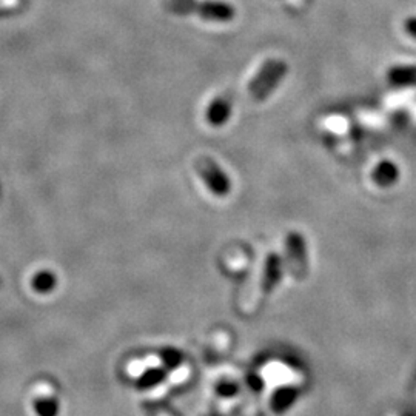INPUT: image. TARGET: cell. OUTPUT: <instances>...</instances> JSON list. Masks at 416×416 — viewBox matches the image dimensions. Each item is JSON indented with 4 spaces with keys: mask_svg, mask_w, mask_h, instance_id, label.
I'll return each mask as SVG.
<instances>
[{
    "mask_svg": "<svg viewBox=\"0 0 416 416\" xmlns=\"http://www.w3.org/2000/svg\"><path fill=\"white\" fill-rule=\"evenodd\" d=\"M289 73V65L282 59H268L257 70L255 78L248 83V95L256 102L265 100L279 87Z\"/></svg>",
    "mask_w": 416,
    "mask_h": 416,
    "instance_id": "obj_2",
    "label": "cell"
},
{
    "mask_svg": "<svg viewBox=\"0 0 416 416\" xmlns=\"http://www.w3.org/2000/svg\"><path fill=\"white\" fill-rule=\"evenodd\" d=\"M405 28H407V31L416 37V18H409V21L405 22Z\"/></svg>",
    "mask_w": 416,
    "mask_h": 416,
    "instance_id": "obj_9",
    "label": "cell"
},
{
    "mask_svg": "<svg viewBox=\"0 0 416 416\" xmlns=\"http://www.w3.org/2000/svg\"><path fill=\"white\" fill-rule=\"evenodd\" d=\"M31 287L36 293L48 294L58 287V276L50 270H41L33 276Z\"/></svg>",
    "mask_w": 416,
    "mask_h": 416,
    "instance_id": "obj_5",
    "label": "cell"
},
{
    "mask_svg": "<svg viewBox=\"0 0 416 416\" xmlns=\"http://www.w3.org/2000/svg\"><path fill=\"white\" fill-rule=\"evenodd\" d=\"M18 5V0H0V13L8 11Z\"/></svg>",
    "mask_w": 416,
    "mask_h": 416,
    "instance_id": "obj_8",
    "label": "cell"
},
{
    "mask_svg": "<svg viewBox=\"0 0 416 416\" xmlns=\"http://www.w3.org/2000/svg\"><path fill=\"white\" fill-rule=\"evenodd\" d=\"M231 110H233V102L228 95L218 96L211 100L207 108V120L213 127H222L227 124L231 117Z\"/></svg>",
    "mask_w": 416,
    "mask_h": 416,
    "instance_id": "obj_4",
    "label": "cell"
},
{
    "mask_svg": "<svg viewBox=\"0 0 416 416\" xmlns=\"http://www.w3.org/2000/svg\"><path fill=\"white\" fill-rule=\"evenodd\" d=\"M162 5L174 16H198L210 22H231L236 17V8L222 0H164Z\"/></svg>",
    "mask_w": 416,
    "mask_h": 416,
    "instance_id": "obj_1",
    "label": "cell"
},
{
    "mask_svg": "<svg viewBox=\"0 0 416 416\" xmlns=\"http://www.w3.org/2000/svg\"><path fill=\"white\" fill-rule=\"evenodd\" d=\"M373 179L379 185H383V187H387V185L393 183L398 179L396 165L392 164V162H388V161L381 162L373 170Z\"/></svg>",
    "mask_w": 416,
    "mask_h": 416,
    "instance_id": "obj_6",
    "label": "cell"
},
{
    "mask_svg": "<svg viewBox=\"0 0 416 416\" xmlns=\"http://www.w3.org/2000/svg\"><path fill=\"white\" fill-rule=\"evenodd\" d=\"M198 171L202 176V179L208 183V187L215 193L224 194L230 188L228 178L213 161L201 159L198 164Z\"/></svg>",
    "mask_w": 416,
    "mask_h": 416,
    "instance_id": "obj_3",
    "label": "cell"
},
{
    "mask_svg": "<svg viewBox=\"0 0 416 416\" xmlns=\"http://www.w3.org/2000/svg\"><path fill=\"white\" fill-rule=\"evenodd\" d=\"M34 412L37 416H58L60 402L54 396H41L34 401Z\"/></svg>",
    "mask_w": 416,
    "mask_h": 416,
    "instance_id": "obj_7",
    "label": "cell"
}]
</instances>
